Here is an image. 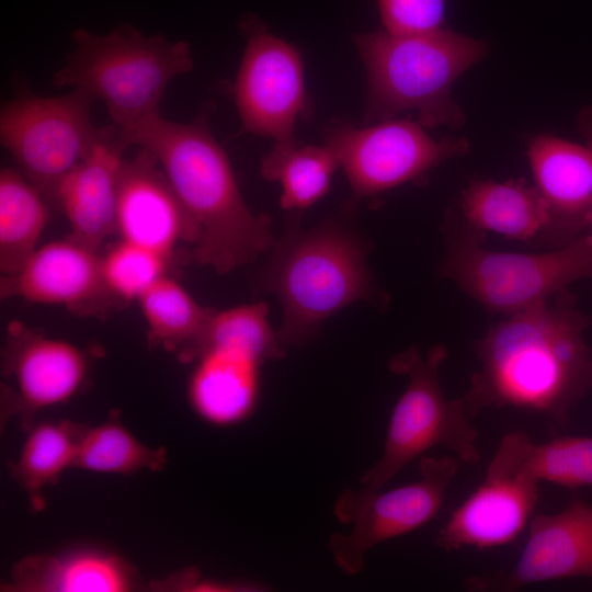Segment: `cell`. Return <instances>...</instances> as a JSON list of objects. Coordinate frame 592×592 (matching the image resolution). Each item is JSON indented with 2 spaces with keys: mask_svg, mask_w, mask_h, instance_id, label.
Segmentation results:
<instances>
[{
  "mask_svg": "<svg viewBox=\"0 0 592 592\" xmlns=\"http://www.w3.org/2000/svg\"><path fill=\"white\" fill-rule=\"evenodd\" d=\"M0 295L98 319L125 305L104 281L100 251L70 237L37 248L18 273L1 276Z\"/></svg>",
  "mask_w": 592,
  "mask_h": 592,
  "instance_id": "cell-13",
  "label": "cell"
},
{
  "mask_svg": "<svg viewBox=\"0 0 592 592\" xmlns=\"http://www.w3.org/2000/svg\"><path fill=\"white\" fill-rule=\"evenodd\" d=\"M527 158L548 213L545 242L558 248L585 235L592 210V148L539 135L530 141Z\"/></svg>",
  "mask_w": 592,
  "mask_h": 592,
  "instance_id": "cell-17",
  "label": "cell"
},
{
  "mask_svg": "<svg viewBox=\"0 0 592 592\" xmlns=\"http://www.w3.org/2000/svg\"><path fill=\"white\" fill-rule=\"evenodd\" d=\"M458 206L465 225L480 234L492 231L530 242L543 239L548 226L543 197L523 180L475 179L462 192Z\"/></svg>",
  "mask_w": 592,
  "mask_h": 592,
  "instance_id": "cell-21",
  "label": "cell"
},
{
  "mask_svg": "<svg viewBox=\"0 0 592 592\" xmlns=\"http://www.w3.org/2000/svg\"><path fill=\"white\" fill-rule=\"evenodd\" d=\"M578 130L585 140V145L592 148V105L585 106L578 114Z\"/></svg>",
  "mask_w": 592,
  "mask_h": 592,
  "instance_id": "cell-32",
  "label": "cell"
},
{
  "mask_svg": "<svg viewBox=\"0 0 592 592\" xmlns=\"http://www.w3.org/2000/svg\"><path fill=\"white\" fill-rule=\"evenodd\" d=\"M193 363L186 396L201 420L224 428L251 415L260 396L261 360L240 348L208 345Z\"/></svg>",
  "mask_w": 592,
  "mask_h": 592,
  "instance_id": "cell-19",
  "label": "cell"
},
{
  "mask_svg": "<svg viewBox=\"0 0 592 592\" xmlns=\"http://www.w3.org/2000/svg\"><path fill=\"white\" fill-rule=\"evenodd\" d=\"M50 205L16 168L0 171V272L18 273L37 250Z\"/></svg>",
  "mask_w": 592,
  "mask_h": 592,
  "instance_id": "cell-25",
  "label": "cell"
},
{
  "mask_svg": "<svg viewBox=\"0 0 592 592\" xmlns=\"http://www.w3.org/2000/svg\"><path fill=\"white\" fill-rule=\"evenodd\" d=\"M589 318L568 289L509 315L475 342L479 361L462 397L470 418L487 408H517L565 426L592 388Z\"/></svg>",
  "mask_w": 592,
  "mask_h": 592,
  "instance_id": "cell-1",
  "label": "cell"
},
{
  "mask_svg": "<svg viewBox=\"0 0 592 592\" xmlns=\"http://www.w3.org/2000/svg\"><path fill=\"white\" fill-rule=\"evenodd\" d=\"M446 356V348L435 344L425 355L411 346L389 360V369L407 376L408 384L392 409L383 453L363 474L362 486L382 489L435 446L447 448L462 463L473 465L480 459L478 431L463 399L448 400L441 388L440 369Z\"/></svg>",
  "mask_w": 592,
  "mask_h": 592,
  "instance_id": "cell-7",
  "label": "cell"
},
{
  "mask_svg": "<svg viewBox=\"0 0 592 592\" xmlns=\"http://www.w3.org/2000/svg\"><path fill=\"white\" fill-rule=\"evenodd\" d=\"M148 327V342L190 363L192 352L216 309L196 301L184 287L166 275L137 299Z\"/></svg>",
  "mask_w": 592,
  "mask_h": 592,
  "instance_id": "cell-23",
  "label": "cell"
},
{
  "mask_svg": "<svg viewBox=\"0 0 592 592\" xmlns=\"http://www.w3.org/2000/svg\"><path fill=\"white\" fill-rule=\"evenodd\" d=\"M539 482L490 462L482 482L456 508L436 535L446 550L492 548L514 542L528 525Z\"/></svg>",
  "mask_w": 592,
  "mask_h": 592,
  "instance_id": "cell-16",
  "label": "cell"
},
{
  "mask_svg": "<svg viewBox=\"0 0 592 592\" xmlns=\"http://www.w3.org/2000/svg\"><path fill=\"white\" fill-rule=\"evenodd\" d=\"M1 368L9 380L2 390V415L5 421L18 417L26 430L38 411L67 403L83 389L90 361L77 345L12 321Z\"/></svg>",
  "mask_w": 592,
  "mask_h": 592,
  "instance_id": "cell-12",
  "label": "cell"
},
{
  "mask_svg": "<svg viewBox=\"0 0 592 592\" xmlns=\"http://www.w3.org/2000/svg\"><path fill=\"white\" fill-rule=\"evenodd\" d=\"M151 588L160 591L181 592H244L263 591L265 587L255 582L204 578L198 570L190 568L174 572L163 580L152 582Z\"/></svg>",
  "mask_w": 592,
  "mask_h": 592,
  "instance_id": "cell-31",
  "label": "cell"
},
{
  "mask_svg": "<svg viewBox=\"0 0 592 592\" xmlns=\"http://www.w3.org/2000/svg\"><path fill=\"white\" fill-rule=\"evenodd\" d=\"M338 167V159L328 145L300 146L295 140L274 143L261 159L260 171L265 180L281 183L282 208L300 212L328 193Z\"/></svg>",
  "mask_w": 592,
  "mask_h": 592,
  "instance_id": "cell-26",
  "label": "cell"
},
{
  "mask_svg": "<svg viewBox=\"0 0 592 592\" xmlns=\"http://www.w3.org/2000/svg\"><path fill=\"white\" fill-rule=\"evenodd\" d=\"M84 425L64 419L32 423L26 429L20 454L8 463V469L26 493L33 510L44 509L45 488L56 485L67 469L73 468Z\"/></svg>",
  "mask_w": 592,
  "mask_h": 592,
  "instance_id": "cell-24",
  "label": "cell"
},
{
  "mask_svg": "<svg viewBox=\"0 0 592 592\" xmlns=\"http://www.w3.org/2000/svg\"><path fill=\"white\" fill-rule=\"evenodd\" d=\"M525 546L512 568L465 580L469 591L510 592L562 580H592V504L574 498L560 512L533 515Z\"/></svg>",
  "mask_w": 592,
  "mask_h": 592,
  "instance_id": "cell-14",
  "label": "cell"
},
{
  "mask_svg": "<svg viewBox=\"0 0 592 592\" xmlns=\"http://www.w3.org/2000/svg\"><path fill=\"white\" fill-rule=\"evenodd\" d=\"M116 235L172 258L195 244L198 228L161 166L148 150L124 159L117 189Z\"/></svg>",
  "mask_w": 592,
  "mask_h": 592,
  "instance_id": "cell-15",
  "label": "cell"
},
{
  "mask_svg": "<svg viewBox=\"0 0 592 592\" xmlns=\"http://www.w3.org/2000/svg\"><path fill=\"white\" fill-rule=\"evenodd\" d=\"M209 110L190 123L168 121L158 111L119 128L129 146L153 155L194 219V260L224 275L257 260L275 240L270 218L246 204L227 153L212 134Z\"/></svg>",
  "mask_w": 592,
  "mask_h": 592,
  "instance_id": "cell-2",
  "label": "cell"
},
{
  "mask_svg": "<svg viewBox=\"0 0 592 592\" xmlns=\"http://www.w3.org/2000/svg\"><path fill=\"white\" fill-rule=\"evenodd\" d=\"M94 101L79 89L57 96L22 91L1 107V146L50 207L58 208L62 181L99 139L101 127L90 115Z\"/></svg>",
  "mask_w": 592,
  "mask_h": 592,
  "instance_id": "cell-8",
  "label": "cell"
},
{
  "mask_svg": "<svg viewBox=\"0 0 592 592\" xmlns=\"http://www.w3.org/2000/svg\"><path fill=\"white\" fill-rule=\"evenodd\" d=\"M171 260L158 251L124 239L101 254L104 281L124 304L137 300L155 282L168 275Z\"/></svg>",
  "mask_w": 592,
  "mask_h": 592,
  "instance_id": "cell-29",
  "label": "cell"
},
{
  "mask_svg": "<svg viewBox=\"0 0 592 592\" xmlns=\"http://www.w3.org/2000/svg\"><path fill=\"white\" fill-rule=\"evenodd\" d=\"M460 463L454 455L422 457L420 478L413 482L386 491L362 486L342 492L333 512L341 523L353 527L346 534L334 533L329 539L330 554L341 571L350 576L360 573L372 548L434 519Z\"/></svg>",
  "mask_w": 592,
  "mask_h": 592,
  "instance_id": "cell-9",
  "label": "cell"
},
{
  "mask_svg": "<svg viewBox=\"0 0 592 592\" xmlns=\"http://www.w3.org/2000/svg\"><path fill=\"white\" fill-rule=\"evenodd\" d=\"M138 585L129 562L94 547L27 556L13 566L4 584L18 592H129Z\"/></svg>",
  "mask_w": 592,
  "mask_h": 592,
  "instance_id": "cell-20",
  "label": "cell"
},
{
  "mask_svg": "<svg viewBox=\"0 0 592 592\" xmlns=\"http://www.w3.org/2000/svg\"><path fill=\"white\" fill-rule=\"evenodd\" d=\"M326 145L334 152L355 198L414 180L440 163L467 153L464 138L435 140L417 121L391 118L354 127L332 123Z\"/></svg>",
  "mask_w": 592,
  "mask_h": 592,
  "instance_id": "cell-10",
  "label": "cell"
},
{
  "mask_svg": "<svg viewBox=\"0 0 592 592\" xmlns=\"http://www.w3.org/2000/svg\"><path fill=\"white\" fill-rule=\"evenodd\" d=\"M260 286L281 303L284 348L304 345L330 316L377 297L358 237L339 221L301 229L298 212L271 248Z\"/></svg>",
  "mask_w": 592,
  "mask_h": 592,
  "instance_id": "cell-3",
  "label": "cell"
},
{
  "mask_svg": "<svg viewBox=\"0 0 592 592\" xmlns=\"http://www.w3.org/2000/svg\"><path fill=\"white\" fill-rule=\"evenodd\" d=\"M248 41L231 87L242 133L295 141L297 119L309 118L304 64L298 49L254 22L244 23Z\"/></svg>",
  "mask_w": 592,
  "mask_h": 592,
  "instance_id": "cell-11",
  "label": "cell"
},
{
  "mask_svg": "<svg viewBox=\"0 0 592 592\" xmlns=\"http://www.w3.org/2000/svg\"><path fill=\"white\" fill-rule=\"evenodd\" d=\"M71 41L76 47L52 84L72 87L101 100L112 123L121 128L158 112L170 82L194 66L186 41L145 36L128 24L104 35L78 29Z\"/></svg>",
  "mask_w": 592,
  "mask_h": 592,
  "instance_id": "cell-5",
  "label": "cell"
},
{
  "mask_svg": "<svg viewBox=\"0 0 592 592\" xmlns=\"http://www.w3.org/2000/svg\"><path fill=\"white\" fill-rule=\"evenodd\" d=\"M267 315L269 309L264 301L239 305L221 311L216 310L196 343L190 363L203 348L208 345L240 348L263 363L284 357V346L277 332L272 329Z\"/></svg>",
  "mask_w": 592,
  "mask_h": 592,
  "instance_id": "cell-28",
  "label": "cell"
},
{
  "mask_svg": "<svg viewBox=\"0 0 592 592\" xmlns=\"http://www.w3.org/2000/svg\"><path fill=\"white\" fill-rule=\"evenodd\" d=\"M588 236H590V238L592 239V210L588 217V223H587V232H585Z\"/></svg>",
  "mask_w": 592,
  "mask_h": 592,
  "instance_id": "cell-33",
  "label": "cell"
},
{
  "mask_svg": "<svg viewBox=\"0 0 592 592\" xmlns=\"http://www.w3.org/2000/svg\"><path fill=\"white\" fill-rule=\"evenodd\" d=\"M167 462L164 447L144 444L122 423L116 412L98 425H84L73 468L127 476L141 470L159 471Z\"/></svg>",
  "mask_w": 592,
  "mask_h": 592,
  "instance_id": "cell-27",
  "label": "cell"
},
{
  "mask_svg": "<svg viewBox=\"0 0 592 592\" xmlns=\"http://www.w3.org/2000/svg\"><path fill=\"white\" fill-rule=\"evenodd\" d=\"M128 146L118 126H102L92 149L58 191V208L71 230L68 237L98 251L116 235L117 189Z\"/></svg>",
  "mask_w": 592,
  "mask_h": 592,
  "instance_id": "cell-18",
  "label": "cell"
},
{
  "mask_svg": "<svg viewBox=\"0 0 592 592\" xmlns=\"http://www.w3.org/2000/svg\"><path fill=\"white\" fill-rule=\"evenodd\" d=\"M447 0H377L383 29L390 33H424L445 27Z\"/></svg>",
  "mask_w": 592,
  "mask_h": 592,
  "instance_id": "cell-30",
  "label": "cell"
},
{
  "mask_svg": "<svg viewBox=\"0 0 592 592\" xmlns=\"http://www.w3.org/2000/svg\"><path fill=\"white\" fill-rule=\"evenodd\" d=\"M499 465L567 488L592 487V437L560 436L536 444L521 432L504 435L492 457Z\"/></svg>",
  "mask_w": 592,
  "mask_h": 592,
  "instance_id": "cell-22",
  "label": "cell"
},
{
  "mask_svg": "<svg viewBox=\"0 0 592 592\" xmlns=\"http://www.w3.org/2000/svg\"><path fill=\"white\" fill-rule=\"evenodd\" d=\"M440 274L491 311L506 316L592 278V239L587 234L543 253L488 250L482 234L447 225Z\"/></svg>",
  "mask_w": 592,
  "mask_h": 592,
  "instance_id": "cell-6",
  "label": "cell"
},
{
  "mask_svg": "<svg viewBox=\"0 0 592 592\" xmlns=\"http://www.w3.org/2000/svg\"><path fill=\"white\" fill-rule=\"evenodd\" d=\"M353 42L363 60L367 90L363 125L414 111L425 128L465 123L452 99V86L487 53V43L442 27L424 33L385 30L357 34Z\"/></svg>",
  "mask_w": 592,
  "mask_h": 592,
  "instance_id": "cell-4",
  "label": "cell"
}]
</instances>
